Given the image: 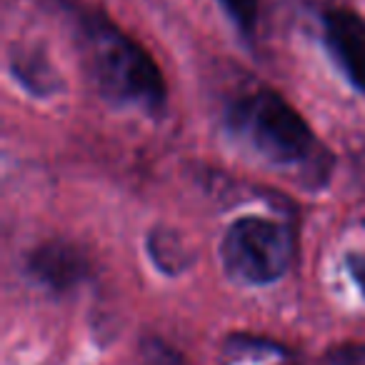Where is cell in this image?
<instances>
[{
  "label": "cell",
  "mask_w": 365,
  "mask_h": 365,
  "mask_svg": "<svg viewBox=\"0 0 365 365\" xmlns=\"http://www.w3.org/2000/svg\"><path fill=\"white\" fill-rule=\"evenodd\" d=\"M83 51L98 91L113 103L163 110L165 81L145 48L128 38L106 16H83Z\"/></svg>",
  "instance_id": "cell-1"
},
{
  "label": "cell",
  "mask_w": 365,
  "mask_h": 365,
  "mask_svg": "<svg viewBox=\"0 0 365 365\" xmlns=\"http://www.w3.org/2000/svg\"><path fill=\"white\" fill-rule=\"evenodd\" d=\"M230 123L253 143L260 155L278 165H300L318 148L305 118L273 91H258L235 103Z\"/></svg>",
  "instance_id": "cell-2"
},
{
  "label": "cell",
  "mask_w": 365,
  "mask_h": 365,
  "mask_svg": "<svg viewBox=\"0 0 365 365\" xmlns=\"http://www.w3.org/2000/svg\"><path fill=\"white\" fill-rule=\"evenodd\" d=\"M223 263L235 278L253 285L275 283L288 273L295 240L285 225L248 215L235 220L220 245Z\"/></svg>",
  "instance_id": "cell-3"
},
{
  "label": "cell",
  "mask_w": 365,
  "mask_h": 365,
  "mask_svg": "<svg viewBox=\"0 0 365 365\" xmlns=\"http://www.w3.org/2000/svg\"><path fill=\"white\" fill-rule=\"evenodd\" d=\"M323 41L355 91L365 93V21L348 8L323 16Z\"/></svg>",
  "instance_id": "cell-4"
},
{
  "label": "cell",
  "mask_w": 365,
  "mask_h": 365,
  "mask_svg": "<svg viewBox=\"0 0 365 365\" xmlns=\"http://www.w3.org/2000/svg\"><path fill=\"white\" fill-rule=\"evenodd\" d=\"M86 268L88 265L83 255L66 243H46L36 248V253L28 258V273L56 293L71 290L73 285L81 283Z\"/></svg>",
  "instance_id": "cell-5"
},
{
  "label": "cell",
  "mask_w": 365,
  "mask_h": 365,
  "mask_svg": "<svg viewBox=\"0 0 365 365\" xmlns=\"http://www.w3.org/2000/svg\"><path fill=\"white\" fill-rule=\"evenodd\" d=\"M13 73L16 78L33 93H48L56 86L53 71L43 56H31V53L21 51L18 56H13Z\"/></svg>",
  "instance_id": "cell-6"
},
{
  "label": "cell",
  "mask_w": 365,
  "mask_h": 365,
  "mask_svg": "<svg viewBox=\"0 0 365 365\" xmlns=\"http://www.w3.org/2000/svg\"><path fill=\"white\" fill-rule=\"evenodd\" d=\"M228 16L235 21V26L245 33L253 36L255 26H258V13H260V0H220Z\"/></svg>",
  "instance_id": "cell-7"
},
{
  "label": "cell",
  "mask_w": 365,
  "mask_h": 365,
  "mask_svg": "<svg viewBox=\"0 0 365 365\" xmlns=\"http://www.w3.org/2000/svg\"><path fill=\"white\" fill-rule=\"evenodd\" d=\"M345 265H348L350 275H353V280L365 295V230L360 235V243L350 245V250L345 253Z\"/></svg>",
  "instance_id": "cell-8"
}]
</instances>
